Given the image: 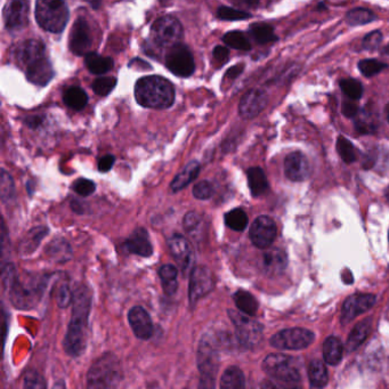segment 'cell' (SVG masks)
<instances>
[{
    "label": "cell",
    "mask_w": 389,
    "mask_h": 389,
    "mask_svg": "<svg viewBox=\"0 0 389 389\" xmlns=\"http://www.w3.org/2000/svg\"><path fill=\"white\" fill-rule=\"evenodd\" d=\"M93 39H91V27L84 18H77L70 34V49L78 56L91 53Z\"/></svg>",
    "instance_id": "obj_14"
},
{
    "label": "cell",
    "mask_w": 389,
    "mask_h": 389,
    "mask_svg": "<svg viewBox=\"0 0 389 389\" xmlns=\"http://www.w3.org/2000/svg\"><path fill=\"white\" fill-rule=\"evenodd\" d=\"M183 27L181 22L174 16H162L154 22L151 29V36L154 43L163 47H174L178 45L183 38Z\"/></svg>",
    "instance_id": "obj_9"
},
{
    "label": "cell",
    "mask_w": 389,
    "mask_h": 389,
    "mask_svg": "<svg viewBox=\"0 0 389 389\" xmlns=\"http://www.w3.org/2000/svg\"><path fill=\"white\" fill-rule=\"evenodd\" d=\"M215 282L212 272L205 266H196L191 273L189 299L191 306H194L200 299L207 296L214 289Z\"/></svg>",
    "instance_id": "obj_12"
},
{
    "label": "cell",
    "mask_w": 389,
    "mask_h": 389,
    "mask_svg": "<svg viewBox=\"0 0 389 389\" xmlns=\"http://www.w3.org/2000/svg\"><path fill=\"white\" fill-rule=\"evenodd\" d=\"M125 247L130 254L137 255L141 257H151L153 254V247H152L150 236L148 231L142 227L136 229L132 236L127 238L125 243Z\"/></svg>",
    "instance_id": "obj_22"
},
{
    "label": "cell",
    "mask_w": 389,
    "mask_h": 389,
    "mask_svg": "<svg viewBox=\"0 0 389 389\" xmlns=\"http://www.w3.org/2000/svg\"><path fill=\"white\" fill-rule=\"evenodd\" d=\"M386 115H387V120H388L389 122V104L386 106Z\"/></svg>",
    "instance_id": "obj_62"
},
{
    "label": "cell",
    "mask_w": 389,
    "mask_h": 389,
    "mask_svg": "<svg viewBox=\"0 0 389 389\" xmlns=\"http://www.w3.org/2000/svg\"><path fill=\"white\" fill-rule=\"evenodd\" d=\"M229 317L236 326V338L245 348H253L260 344L262 338V326L245 314L229 310Z\"/></svg>",
    "instance_id": "obj_8"
},
{
    "label": "cell",
    "mask_w": 389,
    "mask_h": 389,
    "mask_svg": "<svg viewBox=\"0 0 389 389\" xmlns=\"http://www.w3.org/2000/svg\"><path fill=\"white\" fill-rule=\"evenodd\" d=\"M250 34L254 37V39L260 45L272 43L278 39L275 36L274 30L271 25L266 23H255L250 25Z\"/></svg>",
    "instance_id": "obj_37"
},
{
    "label": "cell",
    "mask_w": 389,
    "mask_h": 389,
    "mask_svg": "<svg viewBox=\"0 0 389 389\" xmlns=\"http://www.w3.org/2000/svg\"><path fill=\"white\" fill-rule=\"evenodd\" d=\"M166 67L175 76L181 78L192 76L196 70L193 55L187 46L178 44L168 51L166 56Z\"/></svg>",
    "instance_id": "obj_11"
},
{
    "label": "cell",
    "mask_w": 389,
    "mask_h": 389,
    "mask_svg": "<svg viewBox=\"0 0 389 389\" xmlns=\"http://www.w3.org/2000/svg\"><path fill=\"white\" fill-rule=\"evenodd\" d=\"M73 190L79 196H89L96 190V184L93 181H91V179L80 178V179L76 181V183L73 184Z\"/></svg>",
    "instance_id": "obj_51"
},
{
    "label": "cell",
    "mask_w": 389,
    "mask_h": 389,
    "mask_svg": "<svg viewBox=\"0 0 389 389\" xmlns=\"http://www.w3.org/2000/svg\"><path fill=\"white\" fill-rule=\"evenodd\" d=\"M315 339L313 332L302 328L286 329L271 338L272 346L276 350H299L310 346Z\"/></svg>",
    "instance_id": "obj_10"
},
{
    "label": "cell",
    "mask_w": 389,
    "mask_h": 389,
    "mask_svg": "<svg viewBox=\"0 0 389 389\" xmlns=\"http://www.w3.org/2000/svg\"><path fill=\"white\" fill-rule=\"evenodd\" d=\"M115 162V158L111 154H108V155H104V157L101 158L100 161H98V170L101 172H108L111 170L113 165Z\"/></svg>",
    "instance_id": "obj_54"
},
{
    "label": "cell",
    "mask_w": 389,
    "mask_h": 389,
    "mask_svg": "<svg viewBox=\"0 0 389 389\" xmlns=\"http://www.w3.org/2000/svg\"><path fill=\"white\" fill-rule=\"evenodd\" d=\"M46 279H31L27 282H22L18 279L15 266L6 264L3 267L4 287L8 291L9 298L14 307L18 310H31L39 304L47 283Z\"/></svg>",
    "instance_id": "obj_2"
},
{
    "label": "cell",
    "mask_w": 389,
    "mask_h": 389,
    "mask_svg": "<svg viewBox=\"0 0 389 389\" xmlns=\"http://www.w3.org/2000/svg\"><path fill=\"white\" fill-rule=\"evenodd\" d=\"M214 185L208 181H203L194 185L193 196L194 198L199 200H208L214 196Z\"/></svg>",
    "instance_id": "obj_50"
},
{
    "label": "cell",
    "mask_w": 389,
    "mask_h": 389,
    "mask_svg": "<svg viewBox=\"0 0 389 389\" xmlns=\"http://www.w3.org/2000/svg\"><path fill=\"white\" fill-rule=\"evenodd\" d=\"M47 383L39 372L36 370H31L27 372L23 381V389H46Z\"/></svg>",
    "instance_id": "obj_48"
},
{
    "label": "cell",
    "mask_w": 389,
    "mask_h": 389,
    "mask_svg": "<svg viewBox=\"0 0 389 389\" xmlns=\"http://www.w3.org/2000/svg\"><path fill=\"white\" fill-rule=\"evenodd\" d=\"M370 323H371L370 321L364 320L359 323L354 328L353 331L350 332L348 340H347V350H350V352H353L359 345H362L365 339L368 338L370 330H371V324Z\"/></svg>",
    "instance_id": "obj_35"
},
{
    "label": "cell",
    "mask_w": 389,
    "mask_h": 389,
    "mask_svg": "<svg viewBox=\"0 0 389 389\" xmlns=\"http://www.w3.org/2000/svg\"><path fill=\"white\" fill-rule=\"evenodd\" d=\"M135 98L139 106L148 109H168L175 101V89L162 77H143L136 82Z\"/></svg>",
    "instance_id": "obj_3"
},
{
    "label": "cell",
    "mask_w": 389,
    "mask_h": 389,
    "mask_svg": "<svg viewBox=\"0 0 389 389\" xmlns=\"http://www.w3.org/2000/svg\"><path fill=\"white\" fill-rule=\"evenodd\" d=\"M42 122H43V118L42 117H32V118H29L27 120V125L30 128H37L39 127L40 125H42Z\"/></svg>",
    "instance_id": "obj_58"
},
{
    "label": "cell",
    "mask_w": 389,
    "mask_h": 389,
    "mask_svg": "<svg viewBox=\"0 0 389 389\" xmlns=\"http://www.w3.org/2000/svg\"><path fill=\"white\" fill-rule=\"evenodd\" d=\"M71 208H72L73 212H77V214L82 215L85 212V205L78 201V200H72Z\"/></svg>",
    "instance_id": "obj_57"
},
{
    "label": "cell",
    "mask_w": 389,
    "mask_h": 389,
    "mask_svg": "<svg viewBox=\"0 0 389 389\" xmlns=\"http://www.w3.org/2000/svg\"><path fill=\"white\" fill-rule=\"evenodd\" d=\"M196 363L200 372L199 388H216L218 364H219V340L214 333H205L200 339Z\"/></svg>",
    "instance_id": "obj_4"
},
{
    "label": "cell",
    "mask_w": 389,
    "mask_h": 389,
    "mask_svg": "<svg viewBox=\"0 0 389 389\" xmlns=\"http://www.w3.org/2000/svg\"><path fill=\"white\" fill-rule=\"evenodd\" d=\"M128 322L134 335L141 340H148L154 333L151 317L142 306H134L128 312Z\"/></svg>",
    "instance_id": "obj_17"
},
{
    "label": "cell",
    "mask_w": 389,
    "mask_h": 389,
    "mask_svg": "<svg viewBox=\"0 0 389 389\" xmlns=\"http://www.w3.org/2000/svg\"><path fill=\"white\" fill-rule=\"evenodd\" d=\"M184 229L191 236H196L201 233L203 218L196 212H187L184 217Z\"/></svg>",
    "instance_id": "obj_44"
},
{
    "label": "cell",
    "mask_w": 389,
    "mask_h": 389,
    "mask_svg": "<svg viewBox=\"0 0 389 389\" xmlns=\"http://www.w3.org/2000/svg\"><path fill=\"white\" fill-rule=\"evenodd\" d=\"M0 185H1V201L4 203H8L15 196V185L12 176L9 175L5 170H1Z\"/></svg>",
    "instance_id": "obj_42"
},
{
    "label": "cell",
    "mask_w": 389,
    "mask_h": 389,
    "mask_svg": "<svg viewBox=\"0 0 389 389\" xmlns=\"http://www.w3.org/2000/svg\"><path fill=\"white\" fill-rule=\"evenodd\" d=\"M262 389H278L276 388V386H275L274 383H271L269 381H264L262 383V387H260Z\"/></svg>",
    "instance_id": "obj_59"
},
{
    "label": "cell",
    "mask_w": 389,
    "mask_h": 389,
    "mask_svg": "<svg viewBox=\"0 0 389 389\" xmlns=\"http://www.w3.org/2000/svg\"><path fill=\"white\" fill-rule=\"evenodd\" d=\"M27 78L34 85L46 86L54 77V69L51 65V60L47 58L37 60L30 67L25 69Z\"/></svg>",
    "instance_id": "obj_23"
},
{
    "label": "cell",
    "mask_w": 389,
    "mask_h": 389,
    "mask_svg": "<svg viewBox=\"0 0 389 389\" xmlns=\"http://www.w3.org/2000/svg\"><path fill=\"white\" fill-rule=\"evenodd\" d=\"M359 68L365 77H374L387 69V64L377 60H363L359 62Z\"/></svg>",
    "instance_id": "obj_47"
},
{
    "label": "cell",
    "mask_w": 389,
    "mask_h": 389,
    "mask_svg": "<svg viewBox=\"0 0 389 389\" xmlns=\"http://www.w3.org/2000/svg\"><path fill=\"white\" fill-rule=\"evenodd\" d=\"M284 170L290 181H302L311 175V165L302 152H293L286 159Z\"/></svg>",
    "instance_id": "obj_20"
},
{
    "label": "cell",
    "mask_w": 389,
    "mask_h": 389,
    "mask_svg": "<svg viewBox=\"0 0 389 389\" xmlns=\"http://www.w3.org/2000/svg\"><path fill=\"white\" fill-rule=\"evenodd\" d=\"M247 177L249 189H250L253 196H262L269 189V181H267L265 172H264L262 168H258V167L250 168V170H248Z\"/></svg>",
    "instance_id": "obj_29"
},
{
    "label": "cell",
    "mask_w": 389,
    "mask_h": 389,
    "mask_svg": "<svg viewBox=\"0 0 389 389\" xmlns=\"http://www.w3.org/2000/svg\"><path fill=\"white\" fill-rule=\"evenodd\" d=\"M341 89L350 100L357 101L362 97L363 87L355 79H344L340 84Z\"/></svg>",
    "instance_id": "obj_46"
},
{
    "label": "cell",
    "mask_w": 389,
    "mask_h": 389,
    "mask_svg": "<svg viewBox=\"0 0 389 389\" xmlns=\"http://www.w3.org/2000/svg\"><path fill=\"white\" fill-rule=\"evenodd\" d=\"M357 111H359V108L356 106L355 103L352 102H345L344 106H343V113H344L346 117L348 118H353L357 115Z\"/></svg>",
    "instance_id": "obj_55"
},
{
    "label": "cell",
    "mask_w": 389,
    "mask_h": 389,
    "mask_svg": "<svg viewBox=\"0 0 389 389\" xmlns=\"http://www.w3.org/2000/svg\"><path fill=\"white\" fill-rule=\"evenodd\" d=\"M63 102L70 109L80 111L85 109L88 103V95L80 87H69L63 94Z\"/></svg>",
    "instance_id": "obj_32"
},
{
    "label": "cell",
    "mask_w": 389,
    "mask_h": 389,
    "mask_svg": "<svg viewBox=\"0 0 389 389\" xmlns=\"http://www.w3.org/2000/svg\"><path fill=\"white\" fill-rule=\"evenodd\" d=\"M278 234V229L274 220L267 216H260L251 225L250 240L254 245L260 249L271 247Z\"/></svg>",
    "instance_id": "obj_13"
},
{
    "label": "cell",
    "mask_w": 389,
    "mask_h": 389,
    "mask_svg": "<svg viewBox=\"0 0 389 389\" xmlns=\"http://www.w3.org/2000/svg\"><path fill=\"white\" fill-rule=\"evenodd\" d=\"M72 302L73 291H71L67 282H63L58 287V293H56V302H58V307L67 308L70 304H72Z\"/></svg>",
    "instance_id": "obj_49"
},
{
    "label": "cell",
    "mask_w": 389,
    "mask_h": 389,
    "mask_svg": "<svg viewBox=\"0 0 389 389\" xmlns=\"http://www.w3.org/2000/svg\"><path fill=\"white\" fill-rule=\"evenodd\" d=\"M220 389H245V374L238 366H229L220 378Z\"/></svg>",
    "instance_id": "obj_28"
},
{
    "label": "cell",
    "mask_w": 389,
    "mask_h": 389,
    "mask_svg": "<svg viewBox=\"0 0 389 389\" xmlns=\"http://www.w3.org/2000/svg\"><path fill=\"white\" fill-rule=\"evenodd\" d=\"M343 353H344V348H343L341 341L338 338L329 337V338L324 341V345H323V356H324V361L328 364H338L341 359H343Z\"/></svg>",
    "instance_id": "obj_33"
},
{
    "label": "cell",
    "mask_w": 389,
    "mask_h": 389,
    "mask_svg": "<svg viewBox=\"0 0 389 389\" xmlns=\"http://www.w3.org/2000/svg\"><path fill=\"white\" fill-rule=\"evenodd\" d=\"M46 255L53 262L63 264L72 258V249L67 240L62 238H55L46 248Z\"/></svg>",
    "instance_id": "obj_25"
},
{
    "label": "cell",
    "mask_w": 389,
    "mask_h": 389,
    "mask_svg": "<svg viewBox=\"0 0 389 389\" xmlns=\"http://www.w3.org/2000/svg\"><path fill=\"white\" fill-rule=\"evenodd\" d=\"M262 370L269 377L284 385H297L300 381V371L295 357L286 354H269L262 362Z\"/></svg>",
    "instance_id": "obj_7"
},
{
    "label": "cell",
    "mask_w": 389,
    "mask_h": 389,
    "mask_svg": "<svg viewBox=\"0 0 389 389\" xmlns=\"http://www.w3.org/2000/svg\"><path fill=\"white\" fill-rule=\"evenodd\" d=\"M200 170L201 166L198 161H191L186 167H185L183 172H179L174 181H172V190L174 192H178V191L183 190L187 185L192 183L198 176H199Z\"/></svg>",
    "instance_id": "obj_27"
},
{
    "label": "cell",
    "mask_w": 389,
    "mask_h": 389,
    "mask_svg": "<svg viewBox=\"0 0 389 389\" xmlns=\"http://www.w3.org/2000/svg\"><path fill=\"white\" fill-rule=\"evenodd\" d=\"M269 102V97L265 91L260 89H251L243 95L240 106H238V112L243 119H254L260 115L262 110L265 109Z\"/></svg>",
    "instance_id": "obj_18"
},
{
    "label": "cell",
    "mask_w": 389,
    "mask_h": 389,
    "mask_svg": "<svg viewBox=\"0 0 389 389\" xmlns=\"http://www.w3.org/2000/svg\"><path fill=\"white\" fill-rule=\"evenodd\" d=\"M4 22L7 30L16 31L29 22V4L27 1H9L4 7Z\"/></svg>",
    "instance_id": "obj_19"
},
{
    "label": "cell",
    "mask_w": 389,
    "mask_h": 389,
    "mask_svg": "<svg viewBox=\"0 0 389 389\" xmlns=\"http://www.w3.org/2000/svg\"><path fill=\"white\" fill-rule=\"evenodd\" d=\"M121 374L118 357L110 352L103 354L88 371L86 389H115L120 383Z\"/></svg>",
    "instance_id": "obj_5"
},
{
    "label": "cell",
    "mask_w": 389,
    "mask_h": 389,
    "mask_svg": "<svg viewBox=\"0 0 389 389\" xmlns=\"http://www.w3.org/2000/svg\"><path fill=\"white\" fill-rule=\"evenodd\" d=\"M225 224L233 231L242 232L248 225V216L245 210L236 208L225 215Z\"/></svg>",
    "instance_id": "obj_39"
},
{
    "label": "cell",
    "mask_w": 389,
    "mask_h": 389,
    "mask_svg": "<svg viewBox=\"0 0 389 389\" xmlns=\"http://www.w3.org/2000/svg\"><path fill=\"white\" fill-rule=\"evenodd\" d=\"M376 302V297L369 293H359L348 297L343 305L341 322L344 324L353 321L355 317L369 311Z\"/></svg>",
    "instance_id": "obj_15"
},
{
    "label": "cell",
    "mask_w": 389,
    "mask_h": 389,
    "mask_svg": "<svg viewBox=\"0 0 389 389\" xmlns=\"http://www.w3.org/2000/svg\"><path fill=\"white\" fill-rule=\"evenodd\" d=\"M262 265L269 274H279L287 266V256L280 249H272L264 254Z\"/></svg>",
    "instance_id": "obj_26"
},
{
    "label": "cell",
    "mask_w": 389,
    "mask_h": 389,
    "mask_svg": "<svg viewBox=\"0 0 389 389\" xmlns=\"http://www.w3.org/2000/svg\"><path fill=\"white\" fill-rule=\"evenodd\" d=\"M383 53H385V54H388L389 55V44L388 45L386 46V47H385V49H383Z\"/></svg>",
    "instance_id": "obj_61"
},
{
    "label": "cell",
    "mask_w": 389,
    "mask_h": 389,
    "mask_svg": "<svg viewBox=\"0 0 389 389\" xmlns=\"http://www.w3.org/2000/svg\"><path fill=\"white\" fill-rule=\"evenodd\" d=\"M383 40V34L381 31H374L371 34H366L363 39V49L368 51H374L377 49L378 46L381 45Z\"/></svg>",
    "instance_id": "obj_52"
},
{
    "label": "cell",
    "mask_w": 389,
    "mask_h": 389,
    "mask_svg": "<svg viewBox=\"0 0 389 389\" xmlns=\"http://www.w3.org/2000/svg\"><path fill=\"white\" fill-rule=\"evenodd\" d=\"M47 234H49V229L45 227H34L29 231L18 247L20 254L22 256H30L31 254H34Z\"/></svg>",
    "instance_id": "obj_24"
},
{
    "label": "cell",
    "mask_w": 389,
    "mask_h": 389,
    "mask_svg": "<svg viewBox=\"0 0 389 389\" xmlns=\"http://www.w3.org/2000/svg\"><path fill=\"white\" fill-rule=\"evenodd\" d=\"M223 42L229 47L238 49V51H250L251 49L250 42L245 34H242L241 31H229L227 34H224Z\"/></svg>",
    "instance_id": "obj_38"
},
{
    "label": "cell",
    "mask_w": 389,
    "mask_h": 389,
    "mask_svg": "<svg viewBox=\"0 0 389 389\" xmlns=\"http://www.w3.org/2000/svg\"><path fill=\"white\" fill-rule=\"evenodd\" d=\"M14 58L20 67L27 69L37 60L46 58L45 45L39 40H25L23 43L16 46Z\"/></svg>",
    "instance_id": "obj_16"
},
{
    "label": "cell",
    "mask_w": 389,
    "mask_h": 389,
    "mask_svg": "<svg viewBox=\"0 0 389 389\" xmlns=\"http://www.w3.org/2000/svg\"><path fill=\"white\" fill-rule=\"evenodd\" d=\"M233 300L236 302L238 310L242 314L253 317L258 311V302L251 293L245 291V290H238L233 295Z\"/></svg>",
    "instance_id": "obj_34"
},
{
    "label": "cell",
    "mask_w": 389,
    "mask_h": 389,
    "mask_svg": "<svg viewBox=\"0 0 389 389\" xmlns=\"http://www.w3.org/2000/svg\"><path fill=\"white\" fill-rule=\"evenodd\" d=\"M161 284H162L163 293L167 296H172L177 291L178 288V269L172 264L161 266L159 269Z\"/></svg>",
    "instance_id": "obj_30"
},
{
    "label": "cell",
    "mask_w": 389,
    "mask_h": 389,
    "mask_svg": "<svg viewBox=\"0 0 389 389\" xmlns=\"http://www.w3.org/2000/svg\"><path fill=\"white\" fill-rule=\"evenodd\" d=\"M91 310V291L84 284H78L73 290L72 317L63 341L64 350L71 357H79L85 353Z\"/></svg>",
    "instance_id": "obj_1"
},
{
    "label": "cell",
    "mask_w": 389,
    "mask_h": 389,
    "mask_svg": "<svg viewBox=\"0 0 389 389\" xmlns=\"http://www.w3.org/2000/svg\"><path fill=\"white\" fill-rule=\"evenodd\" d=\"M337 151H338L341 159L345 162L348 163V165L357 160V152H356L355 146L344 136H339L338 137V141H337Z\"/></svg>",
    "instance_id": "obj_41"
},
{
    "label": "cell",
    "mask_w": 389,
    "mask_h": 389,
    "mask_svg": "<svg viewBox=\"0 0 389 389\" xmlns=\"http://www.w3.org/2000/svg\"><path fill=\"white\" fill-rule=\"evenodd\" d=\"M212 55H214V58L216 60L217 63H219L220 65H223L227 60H229V51L227 47L224 46H216L215 47L214 51H212Z\"/></svg>",
    "instance_id": "obj_53"
},
{
    "label": "cell",
    "mask_w": 389,
    "mask_h": 389,
    "mask_svg": "<svg viewBox=\"0 0 389 389\" xmlns=\"http://www.w3.org/2000/svg\"><path fill=\"white\" fill-rule=\"evenodd\" d=\"M217 15L220 20H224V21H243V20L251 18L249 13L227 6H220L218 8Z\"/></svg>",
    "instance_id": "obj_45"
},
{
    "label": "cell",
    "mask_w": 389,
    "mask_h": 389,
    "mask_svg": "<svg viewBox=\"0 0 389 389\" xmlns=\"http://www.w3.org/2000/svg\"><path fill=\"white\" fill-rule=\"evenodd\" d=\"M168 245L179 267L184 272L189 271L193 262V253L186 238L181 234H175L170 238Z\"/></svg>",
    "instance_id": "obj_21"
},
{
    "label": "cell",
    "mask_w": 389,
    "mask_h": 389,
    "mask_svg": "<svg viewBox=\"0 0 389 389\" xmlns=\"http://www.w3.org/2000/svg\"><path fill=\"white\" fill-rule=\"evenodd\" d=\"M85 63L87 69L94 75H103L109 72L113 68V60L111 58H106L97 53H88L85 56Z\"/></svg>",
    "instance_id": "obj_31"
},
{
    "label": "cell",
    "mask_w": 389,
    "mask_h": 389,
    "mask_svg": "<svg viewBox=\"0 0 389 389\" xmlns=\"http://www.w3.org/2000/svg\"><path fill=\"white\" fill-rule=\"evenodd\" d=\"M53 389H67L65 388V383L63 381H58V383H55Z\"/></svg>",
    "instance_id": "obj_60"
},
{
    "label": "cell",
    "mask_w": 389,
    "mask_h": 389,
    "mask_svg": "<svg viewBox=\"0 0 389 389\" xmlns=\"http://www.w3.org/2000/svg\"><path fill=\"white\" fill-rule=\"evenodd\" d=\"M243 70V65H236V67L231 68L227 72V77L229 79H236V77L240 76V73Z\"/></svg>",
    "instance_id": "obj_56"
},
{
    "label": "cell",
    "mask_w": 389,
    "mask_h": 389,
    "mask_svg": "<svg viewBox=\"0 0 389 389\" xmlns=\"http://www.w3.org/2000/svg\"><path fill=\"white\" fill-rule=\"evenodd\" d=\"M376 18H377V16L374 13L365 8L352 9L346 16L348 25H353V27L368 25L370 22L376 21Z\"/></svg>",
    "instance_id": "obj_40"
},
{
    "label": "cell",
    "mask_w": 389,
    "mask_h": 389,
    "mask_svg": "<svg viewBox=\"0 0 389 389\" xmlns=\"http://www.w3.org/2000/svg\"><path fill=\"white\" fill-rule=\"evenodd\" d=\"M308 378L311 381L312 385L317 388H323L326 386V383L329 381V376H328V370L326 365L321 361H312L311 364L308 366Z\"/></svg>",
    "instance_id": "obj_36"
},
{
    "label": "cell",
    "mask_w": 389,
    "mask_h": 389,
    "mask_svg": "<svg viewBox=\"0 0 389 389\" xmlns=\"http://www.w3.org/2000/svg\"><path fill=\"white\" fill-rule=\"evenodd\" d=\"M117 86V78L115 77H101L94 80L93 91L96 95L106 96L109 95Z\"/></svg>",
    "instance_id": "obj_43"
},
{
    "label": "cell",
    "mask_w": 389,
    "mask_h": 389,
    "mask_svg": "<svg viewBox=\"0 0 389 389\" xmlns=\"http://www.w3.org/2000/svg\"><path fill=\"white\" fill-rule=\"evenodd\" d=\"M69 18V7L64 1L39 0L36 3V20L44 30L60 34L67 27Z\"/></svg>",
    "instance_id": "obj_6"
}]
</instances>
